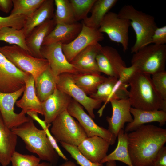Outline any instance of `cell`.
<instances>
[{
  "instance_id": "obj_1",
  "label": "cell",
  "mask_w": 166,
  "mask_h": 166,
  "mask_svg": "<svg viewBox=\"0 0 166 166\" xmlns=\"http://www.w3.org/2000/svg\"><path fill=\"white\" fill-rule=\"evenodd\" d=\"M128 142L133 166H152L157 153L166 142V129L143 124L128 134Z\"/></svg>"
},
{
  "instance_id": "obj_2",
  "label": "cell",
  "mask_w": 166,
  "mask_h": 166,
  "mask_svg": "<svg viewBox=\"0 0 166 166\" xmlns=\"http://www.w3.org/2000/svg\"><path fill=\"white\" fill-rule=\"evenodd\" d=\"M128 83L130 87L128 99L133 108L166 112V101L162 99L156 90L151 75L136 71Z\"/></svg>"
},
{
  "instance_id": "obj_3",
  "label": "cell",
  "mask_w": 166,
  "mask_h": 166,
  "mask_svg": "<svg viewBox=\"0 0 166 166\" xmlns=\"http://www.w3.org/2000/svg\"><path fill=\"white\" fill-rule=\"evenodd\" d=\"M11 130L24 141L28 151L36 154L41 160L56 166L59 156L49 141L45 131L37 128L31 117L29 121Z\"/></svg>"
},
{
  "instance_id": "obj_4",
  "label": "cell",
  "mask_w": 166,
  "mask_h": 166,
  "mask_svg": "<svg viewBox=\"0 0 166 166\" xmlns=\"http://www.w3.org/2000/svg\"><path fill=\"white\" fill-rule=\"evenodd\" d=\"M119 17L127 19L136 34V40L131 49L134 53L147 45L158 27L152 16L136 9L132 5L123 6L117 14Z\"/></svg>"
},
{
  "instance_id": "obj_5",
  "label": "cell",
  "mask_w": 166,
  "mask_h": 166,
  "mask_svg": "<svg viewBox=\"0 0 166 166\" xmlns=\"http://www.w3.org/2000/svg\"><path fill=\"white\" fill-rule=\"evenodd\" d=\"M166 45L151 44L133 53L131 65L136 71L152 75L165 70Z\"/></svg>"
},
{
  "instance_id": "obj_6",
  "label": "cell",
  "mask_w": 166,
  "mask_h": 166,
  "mask_svg": "<svg viewBox=\"0 0 166 166\" xmlns=\"http://www.w3.org/2000/svg\"><path fill=\"white\" fill-rule=\"evenodd\" d=\"M0 52L18 69L30 74L34 79L49 66L46 59L34 57L16 45L0 47Z\"/></svg>"
},
{
  "instance_id": "obj_7",
  "label": "cell",
  "mask_w": 166,
  "mask_h": 166,
  "mask_svg": "<svg viewBox=\"0 0 166 166\" xmlns=\"http://www.w3.org/2000/svg\"><path fill=\"white\" fill-rule=\"evenodd\" d=\"M50 132L57 141L77 147L87 137L79 123L65 110L51 123Z\"/></svg>"
},
{
  "instance_id": "obj_8",
  "label": "cell",
  "mask_w": 166,
  "mask_h": 166,
  "mask_svg": "<svg viewBox=\"0 0 166 166\" xmlns=\"http://www.w3.org/2000/svg\"><path fill=\"white\" fill-rule=\"evenodd\" d=\"M130 21L119 17L117 14L109 11L105 15L98 29L99 32L106 34L110 39L121 44L123 51L128 48V30Z\"/></svg>"
},
{
  "instance_id": "obj_9",
  "label": "cell",
  "mask_w": 166,
  "mask_h": 166,
  "mask_svg": "<svg viewBox=\"0 0 166 166\" xmlns=\"http://www.w3.org/2000/svg\"><path fill=\"white\" fill-rule=\"evenodd\" d=\"M128 83L121 77H108L98 86L95 93L89 95L90 97L104 102L97 112L100 117L102 115L106 104L111 100L128 99Z\"/></svg>"
},
{
  "instance_id": "obj_10",
  "label": "cell",
  "mask_w": 166,
  "mask_h": 166,
  "mask_svg": "<svg viewBox=\"0 0 166 166\" xmlns=\"http://www.w3.org/2000/svg\"><path fill=\"white\" fill-rule=\"evenodd\" d=\"M57 88L78 102L85 108L92 118H95L94 110L99 108L102 102L88 96L75 84L72 74L64 73L58 76Z\"/></svg>"
},
{
  "instance_id": "obj_11",
  "label": "cell",
  "mask_w": 166,
  "mask_h": 166,
  "mask_svg": "<svg viewBox=\"0 0 166 166\" xmlns=\"http://www.w3.org/2000/svg\"><path fill=\"white\" fill-rule=\"evenodd\" d=\"M67 111L71 116L78 120L88 137L97 136L107 141L110 145L115 143L117 137L108 129L97 125L85 112L82 106L73 99Z\"/></svg>"
},
{
  "instance_id": "obj_12",
  "label": "cell",
  "mask_w": 166,
  "mask_h": 166,
  "mask_svg": "<svg viewBox=\"0 0 166 166\" xmlns=\"http://www.w3.org/2000/svg\"><path fill=\"white\" fill-rule=\"evenodd\" d=\"M30 74L17 68L0 52V92L11 93L25 86Z\"/></svg>"
},
{
  "instance_id": "obj_13",
  "label": "cell",
  "mask_w": 166,
  "mask_h": 166,
  "mask_svg": "<svg viewBox=\"0 0 166 166\" xmlns=\"http://www.w3.org/2000/svg\"><path fill=\"white\" fill-rule=\"evenodd\" d=\"M40 51L43 57L47 60L49 66L55 76L58 77L64 73H81L68 61L63 52L61 43L42 45Z\"/></svg>"
},
{
  "instance_id": "obj_14",
  "label": "cell",
  "mask_w": 166,
  "mask_h": 166,
  "mask_svg": "<svg viewBox=\"0 0 166 166\" xmlns=\"http://www.w3.org/2000/svg\"><path fill=\"white\" fill-rule=\"evenodd\" d=\"M25 88V86L11 93L0 92V112L6 124L10 129L29 121L31 118L30 116H26V114L22 111L19 113L14 111V105Z\"/></svg>"
},
{
  "instance_id": "obj_15",
  "label": "cell",
  "mask_w": 166,
  "mask_h": 166,
  "mask_svg": "<svg viewBox=\"0 0 166 166\" xmlns=\"http://www.w3.org/2000/svg\"><path fill=\"white\" fill-rule=\"evenodd\" d=\"M82 24L81 30L77 37L69 44L62 45L63 53L70 63L87 47L99 43L104 39L103 34L98 30L91 28Z\"/></svg>"
},
{
  "instance_id": "obj_16",
  "label": "cell",
  "mask_w": 166,
  "mask_h": 166,
  "mask_svg": "<svg viewBox=\"0 0 166 166\" xmlns=\"http://www.w3.org/2000/svg\"><path fill=\"white\" fill-rule=\"evenodd\" d=\"M109 102L112 114L111 117L106 118L109 124L108 130L117 137L119 131L124 129L125 123H131L133 120L130 111L132 106L128 99H113Z\"/></svg>"
},
{
  "instance_id": "obj_17",
  "label": "cell",
  "mask_w": 166,
  "mask_h": 166,
  "mask_svg": "<svg viewBox=\"0 0 166 166\" xmlns=\"http://www.w3.org/2000/svg\"><path fill=\"white\" fill-rule=\"evenodd\" d=\"M72 98L56 88L53 93L41 102L44 121L47 124H51L56 117L67 110Z\"/></svg>"
},
{
  "instance_id": "obj_18",
  "label": "cell",
  "mask_w": 166,
  "mask_h": 166,
  "mask_svg": "<svg viewBox=\"0 0 166 166\" xmlns=\"http://www.w3.org/2000/svg\"><path fill=\"white\" fill-rule=\"evenodd\" d=\"M110 145L104 139L94 136L85 138L77 147L82 154L91 161L100 163L107 155Z\"/></svg>"
},
{
  "instance_id": "obj_19",
  "label": "cell",
  "mask_w": 166,
  "mask_h": 166,
  "mask_svg": "<svg viewBox=\"0 0 166 166\" xmlns=\"http://www.w3.org/2000/svg\"><path fill=\"white\" fill-rule=\"evenodd\" d=\"M101 47L99 43L89 45L80 52L70 63L81 73L101 74L96 57Z\"/></svg>"
},
{
  "instance_id": "obj_20",
  "label": "cell",
  "mask_w": 166,
  "mask_h": 166,
  "mask_svg": "<svg viewBox=\"0 0 166 166\" xmlns=\"http://www.w3.org/2000/svg\"><path fill=\"white\" fill-rule=\"evenodd\" d=\"M56 23L54 18L35 27L26 38V44L30 54L38 58H43L40 50L45 38L54 28Z\"/></svg>"
},
{
  "instance_id": "obj_21",
  "label": "cell",
  "mask_w": 166,
  "mask_h": 166,
  "mask_svg": "<svg viewBox=\"0 0 166 166\" xmlns=\"http://www.w3.org/2000/svg\"><path fill=\"white\" fill-rule=\"evenodd\" d=\"M82 27V24L78 22L72 24H57L45 38L42 45L57 42L62 45L69 44L79 34Z\"/></svg>"
},
{
  "instance_id": "obj_22",
  "label": "cell",
  "mask_w": 166,
  "mask_h": 166,
  "mask_svg": "<svg viewBox=\"0 0 166 166\" xmlns=\"http://www.w3.org/2000/svg\"><path fill=\"white\" fill-rule=\"evenodd\" d=\"M17 136L6 124L0 112V163L7 166L15 151Z\"/></svg>"
},
{
  "instance_id": "obj_23",
  "label": "cell",
  "mask_w": 166,
  "mask_h": 166,
  "mask_svg": "<svg viewBox=\"0 0 166 166\" xmlns=\"http://www.w3.org/2000/svg\"><path fill=\"white\" fill-rule=\"evenodd\" d=\"M25 88L22 98L15 103L18 107L26 114L34 112L43 115L41 102L37 97L35 89V79L29 74L25 80Z\"/></svg>"
},
{
  "instance_id": "obj_24",
  "label": "cell",
  "mask_w": 166,
  "mask_h": 166,
  "mask_svg": "<svg viewBox=\"0 0 166 166\" xmlns=\"http://www.w3.org/2000/svg\"><path fill=\"white\" fill-rule=\"evenodd\" d=\"M130 113L133 117V121L128 123L124 131L126 132L133 131L144 124L157 122L162 126L166 121V112L162 110L147 111L131 107Z\"/></svg>"
},
{
  "instance_id": "obj_25",
  "label": "cell",
  "mask_w": 166,
  "mask_h": 166,
  "mask_svg": "<svg viewBox=\"0 0 166 166\" xmlns=\"http://www.w3.org/2000/svg\"><path fill=\"white\" fill-rule=\"evenodd\" d=\"M54 5L53 0H45L31 15L27 17L23 27L26 38L35 27L53 18Z\"/></svg>"
},
{
  "instance_id": "obj_26",
  "label": "cell",
  "mask_w": 166,
  "mask_h": 166,
  "mask_svg": "<svg viewBox=\"0 0 166 166\" xmlns=\"http://www.w3.org/2000/svg\"><path fill=\"white\" fill-rule=\"evenodd\" d=\"M58 77L55 76L49 66L35 79V89L42 102L51 95L57 88Z\"/></svg>"
},
{
  "instance_id": "obj_27",
  "label": "cell",
  "mask_w": 166,
  "mask_h": 166,
  "mask_svg": "<svg viewBox=\"0 0 166 166\" xmlns=\"http://www.w3.org/2000/svg\"><path fill=\"white\" fill-rule=\"evenodd\" d=\"M118 2L117 0H96L91 10V15L83 20L85 26L98 30L105 15Z\"/></svg>"
},
{
  "instance_id": "obj_28",
  "label": "cell",
  "mask_w": 166,
  "mask_h": 166,
  "mask_svg": "<svg viewBox=\"0 0 166 166\" xmlns=\"http://www.w3.org/2000/svg\"><path fill=\"white\" fill-rule=\"evenodd\" d=\"M128 134L123 129L119 131L117 136L118 141L116 148L112 152L107 155L101 161V163L103 164L112 161H119L128 166H133L128 150Z\"/></svg>"
},
{
  "instance_id": "obj_29",
  "label": "cell",
  "mask_w": 166,
  "mask_h": 166,
  "mask_svg": "<svg viewBox=\"0 0 166 166\" xmlns=\"http://www.w3.org/2000/svg\"><path fill=\"white\" fill-rule=\"evenodd\" d=\"M75 84L87 94L95 93L98 86L106 78L104 76L95 73L72 74Z\"/></svg>"
},
{
  "instance_id": "obj_30",
  "label": "cell",
  "mask_w": 166,
  "mask_h": 166,
  "mask_svg": "<svg viewBox=\"0 0 166 166\" xmlns=\"http://www.w3.org/2000/svg\"><path fill=\"white\" fill-rule=\"evenodd\" d=\"M26 38L23 28L18 29L6 27L0 30V41L18 46L30 54L26 45Z\"/></svg>"
},
{
  "instance_id": "obj_31",
  "label": "cell",
  "mask_w": 166,
  "mask_h": 166,
  "mask_svg": "<svg viewBox=\"0 0 166 166\" xmlns=\"http://www.w3.org/2000/svg\"><path fill=\"white\" fill-rule=\"evenodd\" d=\"M56 10L54 18L57 24L76 22L69 0H55Z\"/></svg>"
},
{
  "instance_id": "obj_32",
  "label": "cell",
  "mask_w": 166,
  "mask_h": 166,
  "mask_svg": "<svg viewBox=\"0 0 166 166\" xmlns=\"http://www.w3.org/2000/svg\"><path fill=\"white\" fill-rule=\"evenodd\" d=\"M45 0H12L13 8L10 15H31Z\"/></svg>"
},
{
  "instance_id": "obj_33",
  "label": "cell",
  "mask_w": 166,
  "mask_h": 166,
  "mask_svg": "<svg viewBox=\"0 0 166 166\" xmlns=\"http://www.w3.org/2000/svg\"><path fill=\"white\" fill-rule=\"evenodd\" d=\"M101 51L107 57L119 78L122 71L126 66L117 50L110 46H102Z\"/></svg>"
},
{
  "instance_id": "obj_34",
  "label": "cell",
  "mask_w": 166,
  "mask_h": 166,
  "mask_svg": "<svg viewBox=\"0 0 166 166\" xmlns=\"http://www.w3.org/2000/svg\"><path fill=\"white\" fill-rule=\"evenodd\" d=\"M96 0H69L77 22L87 17Z\"/></svg>"
},
{
  "instance_id": "obj_35",
  "label": "cell",
  "mask_w": 166,
  "mask_h": 166,
  "mask_svg": "<svg viewBox=\"0 0 166 166\" xmlns=\"http://www.w3.org/2000/svg\"><path fill=\"white\" fill-rule=\"evenodd\" d=\"M61 146L74 159L77 163L81 166H103V164L91 161L84 156L79 150L77 146L63 142H61Z\"/></svg>"
},
{
  "instance_id": "obj_36",
  "label": "cell",
  "mask_w": 166,
  "mask_h": 166,
  "mask_svg": "<svg viewBox=\"0 0 166 166\" xmlns=\"http://www.w3.org/2000/svg\"><path fill=\"white\" fill-rule=\"evenodd\" d=\"M40 160L39 158L34 155L22 154L15 151L10 162L12 166H37Z\"/></svg>"
},
{
  "instance_id": "obj_37",
  "label": "cell",
  "mask_w": 166,
  "mask_h": 166,
  "mask_svg": "<svg viewBox=\"0 0 166 166\" xmlns=\"http://www.w3.org/2000/svg\"><path fill=\"white\" fill-rule=\"evenodd\" d=\"M28 115L33 120L36 121L41 126L45 132L47 138L59 156L66 161L68 160V158L64 155L58 146L57 141L50 132L49 128L51 124H47L44 121L41 119L38 116V113L33 112L28 113Z\"/></svg>"
},
{
  "instance_id": "obj_38",
  "label": "cell",
  "mask_w": 166,
  "mask_h": 166,
  "mask_svg": "<svg viewBox=\"0 0 166 166\" xmlns=\"http://www.w3.org/2000/svg\"><path fill=\"white\" fill-rule=\"evenodd\" d=\"M27 17L23 15H15L6 17L0 16V30L4 27H10L18 29L23 28Z\"/></svg>"
},
{
  "instance_id": "obj_39",
  "label": "cell",
  "mask_w": 166,
  "mask_h": 166,
  "mask_svg": "<svg viewBox=\"0 0 166 166\" xmlns=\"http://www.w3.org/2000/svg\"><path fill=\"white\" fill-rule=\"evenodd\" d=\"M154 87L161 98L166 101V71L164 70L152 75Z\"/></svg>"
},
{
  "instance_id": "obj_40",
  "label": "cell",
  "mask_w": 166,
  "mask_h": 166,
  "mask_svg": "<svg viewBox=\"0 0 166 166\" xmlns=\"http://www.w3.org/2000/svg\"><path fill=\"white\" fill-rule=\"evenodd\" d=\"M96 61L101 73H103L108 77L118 78L108 59L101 50L96 56Z\"/></svg>"
},
{
  "instance_id": "obj_41",
  "label": "cell",
  "mask_w": 166,
  "mask_h": 166,
  "mask_svg": "<svg viewBox=\"0 0 166 166\" xmlns=\"http://www.w3.org/2000/svg\"><path fill=\"white\" fill-rule=\"evenodd\" d=\"M166 43V26L157 27L155 30L150 41L146 45L153 44L164 45Z\"/></svg>"
},
{
  "instance_id": "obj_42",
  "label": "cell",
  "mask_w": 166,
  "mask_h": 166,
  "mask_svg": "<svg viewBox=\"0 0 166 166\" xmlns=\"http://www.w3.org/2000/svg\"><path fill=\"white\" fill-rule=\"evenodd\" d=\"M152 166H166V147L163 146L157 153Z\"/></svg>"
},
{
  "instance_id": "obj_43",
  "label": "cell",
  "mask_w": 166,
  "mask_h": 166,
  "mask_svg": "<svg viewBox=\"0 0 166 166\" xmlns=\"http://www.w3.org/2000/svg\"><path fill=\"white\" fill-rule=\"evenodd\" d=\"M13 7L12 0H0V10L8 13Z\"/></svg>"
},
{
  "instance_id": "obj_44",
  "label": "cell",
  "mask_w": 166,
  "mask_h": 166,
  "mask_svg": "<svg viewBox=\"0 0 166 166\" xmlns=\"http://www.w3.org/2000/svg\"><path fill=\"white\" fill-rule=\"evenodd\" d=\"M59 166H77L74 162L70 160L66 161Z\"/></svg>"
},
{
  "instance_id": "obj_45",
  "label": "cell",
  "mask_w": 166,
  "mask_h": 166,
  "mask_svg": "<svg viewBox=\"0 0 166 166\" xmlns=\"http://www.w3.org/2000/svg\"><path fill=\"white\" fill-rule=\"evenodd\" d=\"M37 166H56L51 163L48 162H44L39 163Z\"/></svg>"
},
{
  "instance_id": "obj_46",
  "label": "cell",
  "mask_w": 166,
  "mask_h": 166,
  "mask_svg": "<svg viewBox=\"0 0 166 166\" xmlns=\"http://www.w3.org/2000/svg\"><path fill=\"white\" fill-rule=\"evenodd\" d=\"M106 163V166H117L116 161H109Z\"/></svg>"
}]
</instances>
